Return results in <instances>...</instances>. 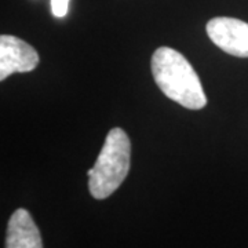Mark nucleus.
<instances>
[{
  "mask_svg": "<svg viewBox=\"0 0 248 248\" xmlns=\"http://www.w3.org/2000/svg\"><path fill=\"white\" fill-rule=\"evenodd\" d=\"M151 68L153 79L166 97L192 110L207 105V97L197 73L177 50L159 47L152 55Z\"/></svg>",
  "mask_w": 248,
  "mask_h": 248,
  "instance_id": "f257e3e1",
  "label": "nucleus"
},
{
  "mask_svg": "<svg viewBox=\"0 0 248 248\" xmlns=\"http://www.w3.org/2000/svg\"><path fill=\"white\" fill-rule=\"evenodd\" d=\"M131 142L124 130L116 127L107 135L97 163L87 171L89 189L97 200H104L123 184L130 171Z\"/></svg>",
  "mask_w": 248,
  "mask_h": 248,
  "instance_id": "f03ea898",
  "label": "nucleus"
},
{
  "mask_svg": "<svg viewBox=\"0 0 248 248\" xmlns=\"http://www.w3.org/2000/svg\"><path fill=\"white\" fill-rule=\"evenodd\" d=\"M207 35L222 51L248 58V24L237 18L217 17L207 22Z\"/></svg>",
  "mask_w": 248,
  "mask_h": 248,
  "instance_id": "7ed1b4c3",
  "label": "nucleus"
},
{
  "mask_svg": "<svg viewBox=\"0 0 248 248\" xmlns=\"http://www.w3.org/2000/svg\"><path fill=\"white\" fill-rule=\"evenodd\" d=\"M39 62V54L27 42L11 35L0 36V80L13 73L32 72Z\"/></svg>",
  "mask_w": 248,
  "mask_h": 248,
  "instance_id": "20e7f679",
  "label": "nucleus"
},
{
  "mask_svg": "<svg viewBox=\"0 0 248 248\" xmlns=\"http://www.w3.org/2000/svg\"><path fill=\"white\" fill-rule=\"evenodd\" d=\"M6 248H43L40 232L27 210L19 208L10 217Z\"/></svg>",
  "mask_w": 248,
  "mask_h": 248,
  "instance_id": "39448f33",
  "label": "nucleus"
},
{
  "mask_svg": "<svg viewBox=\"0 0 248 248\" xmlns=\"http://www.w3.org/2000/svg\"><path fill=\"white\" fill-rule=\"evenodd\" d=\"M68 6L69 0H51V10L55 17H65L68 13Z\"/></svg>",
  "mask_w": 248,
  "mask_h": 248,
  "instance_id": "423d86ee",
  "label": "nucleus"
}]
</instances>
